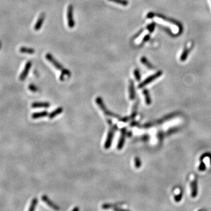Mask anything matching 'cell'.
I'll use <instances>...</instances> for the list:
<instances>
[{
	"instance_id": "obj_1",
	"label": "cell",
	"mask_w": 211,
	"mask_h": 211,
	"mask_svg": "<svg viewBox=\"0 0 211 211\" xmlns=\"http://www.w3.org/2000/svg\"><path fill=\"white\" fill-rule=\"evenodd\" d=\"M147 17L148 18H154L157 22L161 24L169 27L172 34L174 35H178L182 31V27L179 23L174 20L168 19L166 16L150 12L148 14Z\"/></svg>"
},
{
	"instance_id": "obj_2",
	"label": "cell",
	"mask_w": 211,
	"mask_h": 211,
	"mask_svg": "<svg viewBox=\"0 0 211 211\" xmlns=\"http://www.w3.org/2000/svg\"><path fill=\"white\" fill-rule=\"evenodd\" d=\"M46 59H48L56 69L59 70L60 71L62 72V74L64 75L65 76H67L70 77L71 76V72H70L69 70L66 68H64L63 66L58 62L57 61L53 56L50 54H47L46 55Z\"/></svg>"
},
{
	"instance_id": "obj_3",
	"label": "cell",
	"mask_w": 211,
	"mask_h": 211,
	"mask_svg": "<svg viewBox=\"0 0 211 211\" xmlns=\"http://www.w3.org/2000/svg\"><path fill=\"white\" fill-rule=\"evenodd\" d=\"M96 102L97 103V104L99 106V107L100 108V109L103 111V112L104 113V114H106L107 116H110V117H112L113 118L118 119L119 120H120V119L121 118V116L119 115V114H117L111 111H110L109 109H107L103 99H102V98L100 97H98L96 99Z\"/></svg>"
},
{
	"instance_id": "obj_4",
	"label": "cell",
	"mask_w": 211,
	"mask_h": 211,
	"mask_svg": "<svg viewBox=\"0 0 211 211\" xmlns=\"http://www.w3.org/2000/svg\"><path fill=\"white\" fill-rule=\"evenodd\" d=\"M118 126H117L116 124H114L112 126L110 127V130L109 131L106 142L104 143V148L106 149H109L112 144V141L114 137V133L115 131L118 130Z\"/></svg>"
},
{
	"instance_id": "obj_5",
	"label": "cell",
	"mask_w": 211,
	"mask_h": 211,
	"mask_svg": "<svg viewBox=\"0 0 211 211\" xmlns=\"http://www.w3.org/2000/svg\"><path fill=\"white\" fill-rule=\"evenodd\" d=\"M74 7L72 4H70L67 8V25L70 28H73L75 25V22L74 19Z\"/></svg>"
},
{
	"instance_id": "obj_6",
	"label": "cell",
	"mask_w": 211,
	"mask_h": 211,
	"mask_svg": "<svg viewBox=\"0 0 211 211\" xmlns=\"http://www.w3.org/2000/svg\"><path fill=\"white\" fill-rule=\"evenodd\" d=\"M162 75V72L159 71L158 72H157L156 74L151 75V76L148 77L146 79H145L142 83H141L139 86L138 87L139 88H142L143 87H144L145 86L147 85L148 84H149L150 83H151L152 82H153L154 80H155L156 79L158 78L159 77H160Z\"/></svg>"
},
{
	"instance_id": "obj_7",
	"label": "cell",
	"mask_w": 211,
	"mask_h": 211,
	"mask_svg": "<svg viewBox=\"0 0 211 211\" xmlns=\"http://www.w3.org/2000/svg\"><path fill=\"white\" fill-rule=\"evenodd\" d=\"M127 129L126 127H123L120 130V137L119 138V143L117 144V148L119 150H122L124 145L125 143V139L127 135Z\"/></svg>"
},
{
	"instance_id": "obj_8",
	"label": "cell",
	"mask_w": 211,
	"mask_h": 211,
	"mask_svg": "<svg viewBox=\"0 0 211 211\" xmlns=\"http://www.w3.org/2000/svg\"><path fill=\"white\" fill-rule=\"evenodd\" d=\"M192 48H193V43L192 42L188 43L186 45V46H185L184 51L180 57V59L181 61L184 62V60H186V59L187 58L189 54L190 53V51Z\"/></svg>"
},
{
	"instance_id": "obj_9",
	"label": "cell",
	"mask_w": 211,
	"mask_h": 211,
	"mask_svg": "<svg viewBox=\"0 0 211 211\" xmlns=\"http://www.w3.org/2000/svg\"><path fill=\"white\" fill-rule=\"evenodd\" d=\"M31 66H32V63L30 61L26 63L24 69H23V71L21 73V74L20 75V77H19V79H20L21 80H24L26 79V78L28 76V74H29L30 70L31 67Z\"/></svg>"
},
{
	"instance_id": "obj_10",
	"label": "cell",
	"mask_w": 211,
	"mask_h": 211,
	"mask_svg": "<svg viewBox=\"0 0 211 211\" xmlns=\"http://www.w3.org/2000/svg\"><path fill=\"white\" fill-rule=\"evenodd\" d=\"M42 199L48 205L49 207H51V208L54 209V210H59L60 208L59 207V206H58L56 204H55V203H54L49 198L48 196L46 195H43L42 197Z\"/></svg>"
},
{
	"instance_id": "obj_11",
	"label": "cell",
	"mask_w": 211,
	"mask_h": 211,
	"mask_svg": "<svg viewBox=\"0 0 211 211\" xmlns=\"http://www.w3.org/2000/svg\"><path fill=\"white\" fill-rule=\"evenodd\" d=\"M45 13L41 14L40 16H39V18L35 23V27H34V29L35 31H39L41 28L43 23V22L45 21Z\"/></svg>"
},
{
	"instance_id": "obj_12",
	"label": "cell",
	"mask_w": 211,
	"mask_h": 211,
	"mask_svg": "<svg viewBox=\"0 0 211 211\" xmlns=\"http://www.w3.org/2000/svg\"><path fill=\"white\" fill-rule=\"evenodd\" d=\"M191 196L192 197L195 198L198 194V184H197V180L196 178H194V180L191 181Z\"/></svg>"
},
{
	"instance_id": "obj_13",
	"label": "cell",
	"mask_w": 211,
	"mask_h": 211,
	"mask_svg": "<svg viewBox=\"0 0 211 211\" xmlns=\"http://www.w3.org/2000/svg\"><path fill=\"white\" fill-rule=\"evenodd\" d=\"M129 98L131 100H133L135 99L134 83L132 80H130L129 82Z\"/></svg>"
},
{
	"instance_id": "obj_14",
	"label": "cell",
	"mask_w": 211,
	"mask_h": 211,
	"mask_svg": "<svg viewBox=\"0 0 211 211\" xmlns=\"http://www.w3.org/2000/svg\"><path fill=\"white\" fill-rule=\"evenodd\" d=\"M50 106V103L48 102H34L32 104V107L36 108H48Z\"/></svg>"
},
{
	"instance_id": "obj_15",
	"label": "cell",
	"mask_w": 211,
	"mask_h": 211,
	"mask_svg": "<svg viewBox=\"0 0 211 211\" xmlns=\"http://www.w3.org/2000/svg\"><path fill=\"white\" fill-rule=\"evenodd\" d=\"M48 115V112L47 111H39V112H36L34 113V114H32V118L33 119H40L42 118V117H46Z\"/></svg>"
},
{
	"instance_id": "obj_16",
	"label": "cell",
	"mask_w": 211,
	"mask_h": 211,
	"mask_svg": "<svg viewBox=\"0 0 211 211\" xmlns=\"http://www.w3.org/2000/svg\"><path fill=\"white\" fill-rule=\"evenodd\" d=\"M63 108L62 107H58V109L54 110L53 111H52L49 114V118L50 119H52L57 115H58L59 114H61L63 112Z\"/></svg>"
},
{
	"instance_id": "obj_17",
	"label": "cell",
	"mask_w": 211,
	"mask_h": 211,
	"mask_svg": "<svg viewBox=\"0 0 211 211\" xmlns=\"http://www.w3.org/2000/svg\"><path fill=\"white\" fill-rule=\"evenodd\" d=\"M143 93L145 97V100L147 105H150L151 103V99L149 94V91L147 89H144L143 91Z\"/></svg>"
},
{
	"instance_id": "obj_18",
	"label": "cell",
	"mask_w": 211,
	"mask_h": 211,
	"mask_svg": "<svg viewBox=\"0 0 211 211\" xmlns=\"http://www.w3.org/2000/svg\"><path fill=\"white\" fill-rule=\"evenodd\" d=\"M20 52L23 54H34L35 53V50L32 48H26V47H21L19 49Z\"/></svg>"
},
{
	"instance_id": "obj_19",
	"label": "cell",
	"mask_w": 211,
	"mask_h": 211,
	"mask_svg": "<svg viewBox=\"0 0 211 211\" xmlns=\"http://www.w3.org/2000/svg\"><path fill=\"white\" fill-rule=\"evenodd\" d=\"M140 60H141V62H142L143 65H144L148 69H153L154 67L153 65L148 60V59L146 57H144V56L142 57Z\"/></svg>"
},
{
	"instance_id": "obj_20",
	"label": "cell",
	"mask_w": 211,
	"mask_h": 211,
	"mask_svg": "<svg viewBox=\"0 0 211 211\" xmlns=\"http://www.w3.org/2000/svg\"><path fill=\"white\" fill-rule=\"evenodd\" d=\"M138 102H135L133 106V110H132V113L131 115L130 116L131 119H134L135 116L137 114V110H138Z\"/></svg>"
},
{
	"instance_id": "obj_21",
	"label": "cell",
	"mask_w": 211,
	"mask_h": 211,
	"mask_svg": "<svg viewBox=\"0 0 211 211\" xmlns=\"http://www.w3.org/2000/svg\"><path fill=\"white\" fill-rule=\"evenodd\" d=\"M108 1L120 4L121 5L124 6V7L127 6L129 4V1H127V0H108Z\"/></svg>"
},
{
	"instance_id": "obj_22",
	"label": "cell",
	"mask_w": 211,
	"mask_h": 211,
	"mask_svg": "<svg viewBox=\"0 0 211 211\" xmlns=\"http://www.w3.org/2000/svg\"><path fill=\"white\" fill-rule=\"evenodd\" d=\"M122 203H115V204H112V203H104L103 205H102V208L104 209H111V208H114L115 207H117L119 205H122Z\"/></svg>"
},
{
	"instance_id": "obj_23",
	"label": "cell",
	"mask_w": 211,
	"mask_h": 211,
	"mask_svg": "<svg viewBox=\"0 0 211 211\" xmlns=\"http://www.w3.org/2000/svg\"><path fill=\"white\" fill-rule=\"evenodd\" d=\"M38 201L36 198H34L32 201H31V203L30 205V207L29 208V211H34L35 208H36V206L38 204Z\"/></svg>"
},
{
	"instance_id": "obj_24",
	"label": "cell",
	"mask_w": 211,
	"mask_h": 211,
	"mask_svg": "<svg viewBox=\"0 0 211 211\" xmlns=\"http://www.w3.org/2000/svg\"><path fill=\"white\" fill-rule=\"evenodd\" d=\"M134 161L135 167H136L137 168H139L141 166H142V161H141L139 157H135Z\"/></svg>"
},
{
	"instance_id": "obj_25",
	"label": "cell",
	"mask_w": 211,
	"mask_h": 211,
	"mask_svg": "<svg viewBox=\"0 0 211 211\" xmlns=\"http://www.w3.org/2000/svg\"><path fill=\"white\" fill-rule=\"evenodd\" d=\"M134 77L135 78V79L137 81H140L141 79V74L140 72L139 71V70L137 69H135L134 71Z\"/></svg>"
},
{
	"instance_id": "obj_26",
	"label": "cell",
	"mask_w": 211,
	"mask_h": 211,
	"mask_svg": "<svg viewBox=\"0 0 211 211\" xmlns=\"http://www.w3.org/2000/svg\"><path fill=\"white\" fill-rule=\"evenodd\" d=\"M154 28H155V24L154 23H152L147 27V30L150 33H151L154 30Z\"/></svg>"
},
{
	"instance_id": "obj_27",
	"label": "cell",
	"mask_w": 211,
	"mask_h": 211,
	"mask_svg": "<svg viewBox=\"0 0 211 211\" xmlns=\"http://www.w3.org/2000/svg\"><path fill=\"white\" fill-rule=\"evenodd\" d=\"M29 89L33 92H36L38 90V88L34 85L33 84H31L29 86Z\"/></svg>"
},
{
	"instance_id": "obj_28",
	"label": "cell",
	"mask_w": 211,
	"mask_h": 211,
	"mask_svg": "<svg viewBox=\"0 0 211 211\" xmlns=\"http://www.w3.org/2000/svg\"><path fill=\"white\" fill-rule=\"evenodd\" d=\"M130 119H130V117H121V118L119 120V121L122 122L123 123H126L128 121H129Z\"/></svg>"
},
{
	"instance_id": "obj_29",
	"label": "cell",
	"mask_w": 211,
	"mask_h": 211,
	"mask_svg": "<svg viewBox=\"0 0 211 211\" xmlns=\"http://www.w3.org/2000/svg\"><path fill=\"white\" fill-rule=\"evenodd\" d=\"M205 169H206L205 164L203 162H201L200 164V166L199 167V170L201 171H205Z\"/></svg>"
},
{
	"instance_id": "obj_30",
	"label": "cell",
	"mask_w": 211,
	"mask_h": 211,
	"mask_svg": "<svg viewBox=\"0 0 211 211\" xmlns=\"http://www.w3.org/2000/svg\"><path fill=\"white\" fill-rule=\"evenodd\" d=\"M149 39H150V35H149V34H147V35H146L144 36V38H143L142 41V43H144V42H147V41Z\"/></svg>"
},
{
	"instance_id": "obj_31",
	"label": "cell",
	"mask_w": 211,
	"mask_h": 211,
	"mask_svg": "<svg viewBox=\"0 0 211 211\" xmlns=\"http://www.w3.org/2000/svg\"><path fill=\"white\" fill-rule=\"evenodd\" d=\"M181 198H182V194L181 193H180L179 194H178V195H177L175 197V200L177 202H179L181 199Z\"/></svg>"
},
{
	"instance_id": "obj_32",
	"label": "cell",
	"mask_w": 211,
	"mask_h": 211,
	"mask_svg": "<svg viewBox=\"0 0 211 211\" xmlns=\"http://www.w3.org/2000/svg\"><path fill=\"white\" fill-rule=\"evenodd\" d=\"M107 123H108L109 125H110V126H111V125H112V122H111V120L110 119H108L107 120Z\"/></svg>"
},
{
	"instance_id": "obj_33",
	"label": "cell",
	"mask_w": 211,
	"mask_h": 211,
	"mask_svg": "<svg viewBox=\"0 0 211 211\" xmlns=\"http://www.w3.org/2000/svg\"><path fill=\"white\" fill-rule=\"evenodd\" d=\"M79 209H79V208H78V207H75V208H74V209H72V210H73V211H78Z\"/></svg>"
},
{
	"instance_id": "obj_34",
	"label": "cell",
	"mask_w": 211,
	"mask_h": 211,
	"mask_svg": "<svg viewBox=\"0 0 211 211\" xmlns=\"http://www.w3.org/2000/svg\"><path fill=\"white\" fill-rule=\"evenodd\" d=\"M0 49H1V46H0Z\"/></svg>"
},
{
	"instance_id": "obj_35",
	"label": "cell",
	"mask_w": 211,
	"mask_h": 211,
	"mask_svg": "<svg viewBox=\"0 0 211 211\" xmlns=\"http://www.w3.org/2000/svg\"><path fill=\"white\" fill-rule=\"evenodd\" d=\"M210 2H211V0H210Z\"/></svg>"
}]
</instances>
